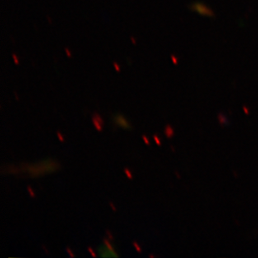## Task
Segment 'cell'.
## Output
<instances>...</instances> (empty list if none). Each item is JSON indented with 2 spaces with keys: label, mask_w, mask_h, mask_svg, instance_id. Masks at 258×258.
<instances>
[{
  "label": "cell",
  "mask_w": 258,
  "mask_h": 258,
  "mask_svg": "<svg viewBox=\"0 0 258 258\" xmlns=\"http://www.w3.org/2000/svg\"><path fill=\"white\" fill-rule=\"evenodd\" d=\"M115 124L119 126L124 128V129H131L132 125L130 124L129 121L125 119V117L122 115H117L114 117Z\"/></svg>",
  "instance_id": "1"
},
{
  "label": "cell",
  "mask_w": 258,
  "mask_h": 258,
  "mask_svg": "<svg viewBox=\"0 0 258 258\" xmlns=\"http://www.w3.org/2000/svg\"><path fill=\"white\" fill-rule=\"evenodd\" d=\"M92 121L93 124L95 125V129L97 130L98 132H102L103 124L94 117H92Z\"/></svg>",
  "instance_id": "2"
},
{
  "label": "cell",
  "mask_w": 258,
  "mask_h": 258,
  "mask_svg": "<svg viewBox=\"0 0 258 258\" xmlns=\"http://www.w3.org/2000/svg\"><path fill=\"white\" fill-rule=\"evenodd\" d=\"M103 242H104V244H105V246L107 247V249L109 250V251H111V252H113V253L117 254L116 252H115V250H114V247H113L112 245H111L110 241H109V239L104 238V240H103Z\"/></svg>",
  "instance_id": "3"
},
{
  "label": "cell",
  "mask_w": 258,
  "mask_h": 258,
  "mask_svg": "<svg viewBox=\"0 0 258 258\" xmlns=\"http://www.w3.org/2000/svg\"><path fill=\"white\" fill-rule=\"evenodd\" d=\"M165 135H166V137H168V138H171V137L174 136V130H173L171 126H170L169 124H167L166 128H165Z\"/></svg>",
  "instance_id": "4"
},
{
  "label": "cell",
  "mask_w": 258,
  "mask_h": 258,
  "mask_svg": "<svg viewBox=\"0 0 258 258\" xmlns=\"http://www.w3.org/2000/svg\"><path fill=\"white\" fill-rule=\"evenodd\" d=\"M133 245H134L135 248L137 250V252H138V253H142V249L139 244L137 243V241H134V242H133Z\"/></svg>",
  "instance_id": "5"
},
{
  "label": "cell",
  "mask_w": 258,
  "mask_h": 258,
  "mask_svg": "<svg viewBox=\"0 0 258 258\" xmlns=\"http://www.w3.org/2000/svg\"><path fill=\"white\" fill-rule=\"evenodd\" d=\"M93 117L94 118H95V119H97V120H99V121L101 123V124L104 125V120H103L102 117L100 116L98 113H95V114H94V115H93Z\"/></svg>",
  "instance_id": "6"
},
{
  "label": "cell",
  "mask_w": 258,
  "mask_h": 258,
  "mask_svg": "<svg viewBox=\"0 0 258 258\" xmlns=\"http://www.w3.org/2000/svg\"><path fill=\"white\" fill-rule=\"evenodd\" d=\"M124 173H125V175H127V177L129 178L130 180H132V179H133V175H132V173L131 172L129 169H124Z\"/></svg>",
  "instance_id": "7"
},
{
  "label": "cell",
  "mask_w": 258,
  "mask_h": 258,
  "mask_svg": "<svg viewBox=\"0 0 258 258\" xmlns=\"http://www.w3.org/2000/svg\"><path fill=\"white\" fill-rule=\"evenodd\" d=\"M154 140H155V142H156V145L159 146H161V142L160 138H159L158 136L157 135H154L153 136Z\"/></svg>",
  "instance_id": "8"
},
{
  "label": "cell",
  "mask_w": 258,
  "mask_h": 258,
  "mask_svg": "<svg viewBox=\"0 0 258 258\" xmlns=\"http://www.w3.org/2000/svg\"><path fill=\"white\" fill-rule=\"evenodd\" d=\"M28 191H29V194L31 198H35V193H34V190H33V189H32L30 186H28L27 187Z\"/></svg>",
  "instance_id": "9"
},
{
  "label": "cell",
  "mask_w": 258,
  "mask_h": 258,
  "mask_svg": "<svg viewBox=\"0 0 258 258\" xmlns=\"http://www.w3.org/2000/svg\"><path fill=\"white\" fill-rule=\"evenodd\" d=\"M142 139H143L144 142H145V143H146L147 146H150V145H151V143H150V141H149L148 137H146V136H145V135L142 136Z\"/></svg>",
  "instance_id": "10"
},
{
  "label": "cell",
  "mask_w": 258,
  "mask_h": 258,
  "mask_svg": "<svg viewBox=\"0 0 258 258\" xmlns=\"http://www.w3.org/2000/svg\"><path fill=\"white\" fill-rule=\"evenodd\" d=\"M66 251H67V252H68V254L69 255H70V256H71V257L74 258L75 257V256H76V255L74 254L73 251H72V250H71V248H69V247H67V248H66Z\"/></svg>",
  "instance_id": "11"
},
{
  "label": "cell",
  "mask_w": 258,
  "mask_h": 258,
  "mask_svg": "<svg viewBox=\"0 0 258 258\" xmlns=\"http://www.w3.org/2000/svg\"><path fill=\"white\" fill-rule=\"evenodd\" d=\"M57 137L60 142H64V138H63V135L61 134L60 132H57Z\"/></svg>",
  "instance_id": "12"
},
{
  "label": "cell",
  "mask_w": 258,
  "mask_h": 258,
  "mask_svg": "<svg viewBox=\"0 0 258 258\" xmlns=\"http://www.w3.org/2000/svg\"><path fill=\"white\" fill-rule=\"evenodd\" d=\"M88 251L91 254V256H92L93 257H96V256H97V255L95 254V251H93V249L91 248V247H88Z\"/></svg>",
  "instance_id": "13"
},
{
  "label": "cell",
  "mask_w": 258,
  "mask_h": 258,
  "mask_svg": "<svg viewBox=\"0 0 258 258\" xmlns=\"http://www.w3.org/2000/svg\"><path fill=\"white\" fill-rule=\"evenodd\" d=\"M106 234H107L108 236H109V239H110V240H111V241H113V239L114 238H113L112 235L110 234V231H106Z\"/></svg>",
  "instance_id": "14"
},
{
  "label": "cell",
  "mask_w": 258,
  "mask_h": 258,
  "mask_svg": "<svg viewBox=\"0 0 258 258\" xmlns=\"http://www.w3.org/2000/svg\"><path fill=\"white\" fill-rule=\"evenodd\" d=\"M110 206L114 212H116V208H115V205L113 204L112 202H110Z\"/></svg>",
  "instance_id": "15"
},
{
  "label": "cell",
  "mask_w": 258,
  "mask_h": 258,
  "mask_svg": "<svg viewBox=\"0 0 258 258\" xmlns=\"http://www.w3.org/2000/svg\"><path fill=\"white\" fill-rule=\"evenodd\" d=\"M115 68H116L117 71H119V68L118 67V66H117V63H115Z\"/></svg>",
  "instance_id": "16"
},
{
  "label": "cell",
  "mask_w": 258,
  "mask_h": 258,
  "mask_svg": "<svg viewBox=\"0 0 258 258\" xmlns=\"http://www.w3.org/2000/svg\"><path fill=\"white\" fill-rule=\"evenodd\" d=\"M149 257H155V255H153V254H151V255L149 256Z\"/></svg>",
  "instance_id": "17"
}]
</instances>
